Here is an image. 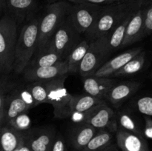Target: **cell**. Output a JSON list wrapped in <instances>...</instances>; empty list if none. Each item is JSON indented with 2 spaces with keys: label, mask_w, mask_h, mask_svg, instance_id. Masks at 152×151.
I'll list each match as a JSON object with an SVG mask.
<instances>
[{
  "label": "cell",
  "mask_w": 152,
  "mask_h": 151,
  "mask_svg": "<svg viewBox=\"0 0 152 151\" xmlns=\"http://www.w3.org/2000/svg\"><path fill=\"white\" fill-rule=\"evenodd\" d=\"M26 133L18 131L8 125H3L0 129V151H14Z\"/></svg>",
  "instance_id": "cell-20"
},
{
  "label": "cell",
  "mask_w": 152,
  "mask_h": 151,
  "mask_svg": "<svg viewBox=\"0 0 152 151\" xmlns=\"http://www.w3.org/2000/svg\"><path fill=\"white\" fill-rule=\"evenodd\" d=\"M104 101H105L104 99H98L88 94L72 96L68 105L67 116L70 113L85 112L89 110L96 105L102 103Z\"/></svg>",
  "instance_id": "cell-22"
},
{
  "label": "cell",
  "mask_w": 152,
  "mask_h": 151,
  "mask_svg": "<svg viewBox=\"0 0 152 151\" xmlns=\"http://www.w3.org/2000/svg\"><path fill=\"white\" fill-rule=\"evenodd\" d=\"M117 128L143 136V127L135 115L127 110H121L116 115ZM145 138V137H144Z\"/></svg>",
  "instance_id": "cell-21"
},
{
  "label": "cell",
  "mask_w": 152,
  "mask_h": 151,
  "mask_svg": "<svg viewBox=\"0 0 152 151\" xmlns=\"http://www.w3.org/2000/svg\"><path fill=\"white\" fill-rule=\"evenodd\" d=\"M17 19L7 13L0 19V59L7 73L13 70L15 47L18 38Z\"/></svg>",
  "instance_id": "cell-4"
},
{
  "label": "cell",
  "mask_w": 152,
  "mask_h": 151,
  "mask_svg": "<svg viewBox=\"0 0 152 151\" xmlns=\"http://www.w3.org/2000/svg\"><path fill=\"white\" fill-rule=\"evenodd\" d=\"M5 73H6L5 69H4L2 62H1V59H0V82H2V81H1V78H2V76Z\"/></svg>",
  "instance_id": "cell-38"
},
{
  "label": "cell",
  "mask_w": 152,
  "mask_h": 151,
  "mask_svg": "<svg viewBox=\"0 0 152 151\" xmlns=\"http://www.w3.org/2000/svg\"><path fill=\"white\" fill-rule=\"evenodd\" d=\"M27 133H25V137H24L22 142H21L20 144L18 146V147L14 151H31L29 146H28V142H27Z\"/></svg>",
  "instance_id": "cell-37"
},
{
  "label": "cell",
  "mask_w": 152,
  "mask_h": 151,
  "mask_svg": "<svg viewBox=\"0 0 152 151\" xmlns=\"http://www.w3.org/2000/svg\"><path fill=\"white\" fill-rule=\"evenodd\" d=\"M136 1H142V0H136Z\"/></svg>",
  "instance_id": "cell-41"
},
{
  "label": "cell",
  "mask_w": 152,
  "mask_h": 151,
  "mask_svg": "<svg viewBox=\"0 0 152 151\" xmlns=\"http://www.w3.org/2000/svg\"><path fill=\"white\" fill-rule=\"evenodd\" d=\"M124 1V0H68L72 4H95L99 6H105L108 4H113V3L118 2V1Z\"/></svg>",
  "instance_id": "cell-34"
},
{
  "label": "cell",
  "mask_w": 152,
  "mask_h": 151,
  "mask_svg": "<svg viewBox=\"0 0 152 151\" xmlns=\"http://www.w3.org/2000/svg\"><path fill=\"white\" fill-rule=\"evenodd\" d=\"M85 124L96 130H108L111 132H116L117 130L115 113L105 101L89 110Z\"/></svg>",
  "instance_id": "cell-9"
},
{
  "label": "cell",
  "mask_w": 152,
  "mask_h": 151,
  "mask_svg": "<svg viewBox=\"0 0 152 151\" xmlns=\"http://www.w3.org/2000/svg\"><path fill=\"white\" fill-rule=\"evenodd\" d=\"M151 76H152V73H151Z\"/></svg>",
  "instance_id": "cell-42"
},
{
  "label": "cell",
  "mask_w": 152,
  "mask_h": 151,
  "mask_svg": "<svg viewBox=\"0 0 152 151\" xmlns=\"http://www.w3.org/2000/svg\"><path fill=\"white\" fill-rule=\"evenodd\" d=\"M30 109L31 108L24 102L22 98L18 94L16 89H14L9 93H7L5 97V103H4L3 125L7 124L8 121L13 119L19 114L24 112H28Z\"/></svg>",
  "instance_id": "cell-19"
},
{
  "label": "cell",
  "mask_w": 152,
  "mask_h": 151,
  "mask_svg": "<svg viewBox=\"0 0 152 151\" xmlns=\"http://www.w3.org/2000/svg\"><path fill=\"white\" fill-rule=\"evenodd\" d=\"M140 85V83L137 81L117 83L108 91L105 99L109 101L113 105H118L132 96Z\"/></svg>",
  "instance_id": "cell-18"
},
{
  "label": "cell",
  "mask_w": 152,
  "mask_h": 151,
  "mask_svg": "<svg viewBox=\"0 0 152 151\" xmlns=\"http://www.w3.org/2000/svg\"><path fill=\"white\" fill-rule=\"evenodd\" d=\"M64 60L65 59L55 52L45 50L34 55L27 68L52 66Z\"/></svg>",
  "instance_id": "cell-26"
},
{
  "label": "cell",
  "mask_w": 152,
  "mask_h": 151,
  "mask_svg": "<svg viewBox=\"0 0 152 151\" xmlns=\"http://www.w3.org/2000/svg\"><path fill=\"white\" fill-rule=\"evenodd\" d=\"M17 90L18 94L19 95L22 100L24 101L25 104L29 107L30 108H33L37 107V105L35 103L34 98H33L32 95L30 93L29 90L26 88V87H19V88H16Z\"/></svg>",
  "instance_id": "cell-32"
},
{
  "label": "cell",
  "mask_w": 152,
  "mask_h": 151,
  "mask_svg": "<svg viewBox=\"0 0 152 151\" xmlns=\"http://www.w3.org/2000/svg\"><path fill=\"white\" fill-rule=\"evenodd\" d=\"M2 9H1V6H0V12H1V11H2Z\"/></svg>",
  "instance_id": "cell-40"
},
{
  "label": "cell",
  "mask_w": 152,
  "mask_h": 151,
  "mask_svg": "<svg viewBox=\"0 0 152 151\" xmlns=\"http://www.w3.org/2000/svg\"><path fill=\"white\" fill-rule=\"evenodd\" d=\"M36 0H5V10L16 19H23L34 9Z\"/></svg>",
  "instance_id": "cell-25"
},
{
  "label": "cell",
  "mask_w": 152,
  "mask_h": 151,
  "mask_svg": "<svg viewBox=\"0 0 152 151\" xmlns=\"http://www.w3.org/2000/svg\"><path fill=\"white\" fill-rule=\"evenodd\" d=\"M143 36H149L152 34V2L148 7L144 8L143 16Z\"/></svg>",
  "instance_id": "cell-31"
},
{
  "label": "cell",
  "mask_w": 152,
  "mask_h": 151,
  "mask_svg": "<svg viewBox=\"0 0 152 151\" xmlns=\"http://www.w3.org/2000/svg\"><path fill=\"white\" fill-rule=\"evenodd\" d=\"M71 4V2L66 1H58L50 3L46 7L39 21L38 41L35 54L40 53L45 48L68 15Z\"/></svg>",
  "instance_id": "cell-3"
},
{
  "label": "cell",
  "mask_w": 152,
  "mask_h": 151,
  "mask_svg": "<svg viewBox=\"0 0 152 151\" xmlns=\"http://www.w3.org/2000/svg\"><path fill=\"white\" fill-rule=\"evenodd\" d=\"M50 151H68L66 142L61 135H56Z\"/></svg>",
  "instance_id": "cell-35"
},
{
  "label": "cell",
  "mask_w": 152,
  "mask_h": 151,
  "mask_svg": "<svg viewBox=\"0 0 152 151\" xmlns=\"http://www.w3.org/2000/svg\"><path fill=\"white\" fill-rule=\"evenodd\" d=\"M145 62V52L142 50L140 53L132 58L130 61L127 62L123 68H120L119 70L114 73L111 78L112 77H120L132 76L137 73L140 72L143 68Z\"/></svg>",
  "instance_id": "cell-27"
},
{
  "label": "cell",
  "mask_w": 152,
  "mask_h": 151,
  "mask_svg": "<svg viewBox=\"0 0 152 151\" xmlns=\"http://www.w3.org/2000/svg\"><path fill=\"white\" fill-rule=\"evenodd\" d=\"M56 133L50 127L28 131L27 142L31 151H50Z\"/></svg>",
  "instance_id": "cell-11"
},
{
  "label": "cell",
  "mask_w": 152,
  "mask_h": 151,
  "mask_svg": "<svg viewBox=\"0 0 152 151\" xmlns=\"http://www.w3.org/2000/svg\"><path fill=\"white\" fill-rule=\"evenodd\" d=\"M0 6L3 10H5V0H0Z\"/></svg>",
  "instance_id": "cell-39"
},
{
  "label": "cell",
  "mask_w": 152,
  "mask_h": 151,
  "mask_svg": "<svg viewBox=\"0 0 152 151\" xmlns=\"http://www.w3.org/2000/svg\"><path fill=\"white\" fill-rule=\"evenodd\" d=\"M89 44L90 41H88L87 38L82 39L69 53L68 57L66 58L69 73H78L80 63L88 49Z\"/></svg>",
  "instance_id": "cell-23"
},
{
  "label": "cell",
  "mask_w": 152,
  "mask_h": 151,
  "mask_svg": "<svg viewBox=\"0 0 152 151\" xmlns=\"http://www.w3.org/2000/svg\"><path fill=\"white\" fill-rule=\"evenodd\" d=\"M117 81L111 77L95 76L83 77V87L86 94L105 100V96Z\"/></svg>",
  "instance_id": "cell-12"
},
{
  "label": "cell",
  "mask_w": 152,
  "mask_h": 151,
  "mask_svg": "<svg viewBox=\"0 0 152 151\" xmlns=\"http://www.w3.org/2000/svg\"><path fill=\"white\" fill-rule=\"evenodd\" d=\"M134 12L128 15L121 22H120L117 26L114 27L111 31H109L106 35L103 36L105 48L108 55L122 47L125 33H126V27H127L129 19H130L131 16L133 14Z\"/></svg>",
  "instance_id": "cell-16"
},
{
  "label": "cell",
  "mask_w": 152,
  "mask_h": 151,
  "mask_svg": "<svg viewBox=\"0 0 152 151\" xmlns=\"http://www.w3.org/2000/svg\"><path fill=\"white\" fill-rule=\"evenodd\" d=\"M102 6L91 4H72L68 17L77 32L85 35L96 22Z\"/></svg>",
  "instance_id": "cell-7"
},
{
  "label": "cell",
  "mask_w": 152,
  "mask_h": 151,
  "mask_svg": "<svg viewBox=\"0 0 152 151\" xmlns=\"http://www.w3.org/2000/svg\"><path fill=\"white\" fill-rule=\"evenodd\" d=\"M142 4V1L124 0L102 6L95 23L85 33L86 38L91 41L104 36Z\"/></svg>",
  "instance_id": "cell-1"
},
{
  "label": "cell",
  "mask_w": 152,
  "mask_h": 151,
  "mask_svg": "<svg viewBox=\"0 0 152 151\" xmlns=\"http://www.w3.org/2000/svg\"><path fill=\"white\" fill-rule=\"evenodd\" d=\"M7 95V86L4 81L0 82V129L4 124V103Z\"/></svg>",
  "instance_id": "cell-33"
},
{
  "label": "cell",
  "mask_w": 152,
  "mask_h": 151,
  "mask_svg": "<svg viewBox=\"0 0 152 151\" xmlns=\"http://www.w3.org/2000/svg\"><path fill=\"white\" fill-rule=\"evenodd\" d=\"M39 17H34L26 22L18 35L15 47L13 70L22 73L37 50Z\"/></svg>",
  "instance_id": "cell-2"
},
{
  "label": "cell",
  "mask_w": 152,
  "mask_h": 151,
  "mask_svg": "<svg viewBox=\"0 0 152 151\" xmlns=\"http://www.w3.org/2000/svg\"><path fill=\"white\" fill-rule=\"evenodd\" d=\"M143 16L144 8L141 5L134 12L129 19L122 47L134 44L143 38Z\"/></svg>",
  "instance_id": "cell-13"
},
{
  "label": "cell",
  "mask_w": 152,
  "mask_h": 151,
  "mask_svg": "<svg viewBox=\"0 0 152 151\" xmlns=\"http://www.w3.org/2000/svg\"><path fill=\"white\" fill-rule=\"evenodd\" d=\"M143 135L145 139L152 141V118L151 116L144 115Z\"/></svg>",
  "instance_id": "cell-36"
},
{
  "label": "cell",
  "mask_w": 152,
  "mask_h": 151,
  "mask_svg": "<svg viewBox=\"0 0 152 151\" xmlns=\"http://www.w3.org/2000/svg\"><path fill=\"white\" fill-rule=\"evenodd\" d=\"M4 125H8L22 133H26L31 130V120L27 112L22 113L16 115Z\"/></svg>",
  "instance_id": "cell-29"
},
{
  "label": "cell",
  "mask_w": 152,
  "mask_h": 151,
  "mask_svg": "<svg viewBox=\"0 0 152 151\" xmlns=\"http://www.w3.org/2000/svg\"><path fill=\"white\" fill-rule=\"evenodd\" d=\"M142 50H143L142 47H134L124 53H120L116 57L105 62L93 76L97 77H111V76L114 73L123 68L129 61H130L138 53H140Z\"/></svg>",
  "instance_id": "cell-14"
},
{
  "label": "cell",
  "mask_w": 152,
  "mask_h": 151,
  "mask_svg": "<svg viewBox=\"0 0 152 151\" xmlns=\"http://www.w3.org/2000/svg\"><path fill=\"white\" fill-rule=\"evenodd\" d=\"M97 130L86 124H77L69 134V139L74 151H80L95 136Z\"/></svg>",
  "instance_id": "cell-17"
},
{
  "label": "cell",
  "mask_w": 152,
  "mask_h": 151,
  "mask_svg": "<svg viewBox=\"0 0 152 151\" xmlns=\"http://www.w3.org/2000/svg\"><path fill=\"white\" fill-rule=\"evenodd\" d=\"M68 75L45 81L47 87V104H50L54 109V115L57 118H66L68 105L72 95L68 91L65 85Z\"/></svg>",
  "instance_id": "cell-6"
},
{
  "label": "cell",
  "mask_w": 152,
  "mask_h": 151,
  "mask_svg": "<svg viewBox=\"0 0 152 151\" xmlns=\"http://www.w3.org/2000/svg\"><path fill=\"white\" fill-rule=\"evenodd\" d=\"M25 87L32 95L37 106L47 103V87L45 81H34Z\"/></svg>",
  "instance_id": "cell-28"
},
{
  "label": "cell",
  "mask_w": 152,
  "mask_h": 151,
  "mask_svg": "<svg viewBox=\"0 0 152 151\" xmlns=\"http://www.w3.org/2000/svg\"><path fill=\"white\" fill-rule=\"evenodd\" d=\"M117 145L122 151H150L143 136L117 128L116 131Z\"/></svg>",
  "instance_id": "cell-15"
},
{
  "label": "cell",
  "mask_w": 152,
  "mask_h": 151,
  "mask_svg": "<svg viewBox=\"0 0 152 151\" xmlns=\"http://www.w3.org/2000/svg\"><path fill=\"white\" fill-rule=\"evenodd\" d=\"M112 142V132L108 130H99L87 145L80 151H108Z\"/></svg>",
  "instance_id": "cell-24"
},
{
  "label": "cell",
  "mask_w": 152,
  "mask_h": 151,
  "mask_svg": "<svg viewBox=\"0 0 152 151\" xmlns=\"http://www.w3.org/2000/svg\"><path fill=\"white\" fill-rule=\"evenodd\" d=\"M108 56L105 48L103 36L90 41L88 49L80 63L78 73L83 78L93 76L105 63L104 60Z\"/></svg>",
  "instance_id": "cell-8"
},
{
  "label": "cell",
  "mask_w": 152,
  "mask_h": 151,
  "mask_svg": "<svg viewBox=\"0 0 152 151\" xmlns=\"http://www.w3.org/2000/svg\"><path fill=\"white\" fill-rule=\"evenodd\" d=\"M68 73L66 59L52 66L26 68L22 72L25 79L30 82L48 81Z\"/></svg>",
  "instance_id": "cell-10"
},
{
  "label": "cell",
  "mask_w": 152,
  "mask_h": 151,
  "mask_svg": "<svg viewBox=\"0 0 152 151\" xmlns=\"http://www.w3.org/2000/svg\"><path fill=\"white\" fill-rule=\"evenodd\" d=\"M81 40L82 35L74 28L67 15L42 50H51L66 59Z\"/></svg>",
  "instance_id": "cell-5"
},
{
  "label": "cell",
  "mask_w": 152,
  "mask_h": 151,
  "mask_svg": "<svg viewBox=\"0 0 152 151\" xmlns=\"http://www.w3.org/2000/svg\"><path fill=\"white\" fill-rule=\"evenodd\" d=\"M137 110L147 116H152V97L144 96L137 99L135 104Z\"/></svg>",
  "instance_id": "cell-30"
}]
</instances>
